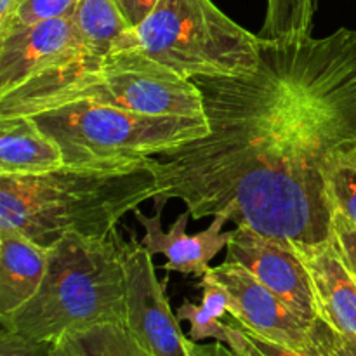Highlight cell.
Returning <instances> with one entry per match:
<instances>
[{"label": "cell", "mask_w": 356, "mask_h": 356, "mask_svg": "<svg viewBox=\"0 0 356 356\" xmlns=\"http://www.w3.org/2000/svg\"><path fill=\"white\" fill-rule=\"evenodd\" d=\"M298 250L312 277L318 318L343 336L356 337V282L332 240Z\"/></svg>", "instance_id": "12"}, {"label": "cell", "mask_w": 356, "mask_h": 356, "mask_svg": "<svg viewBox=\"0 0 356 356\" xmlns=\"http://www.w3.org/2000/svg\"><path fill=\"white\" fill-rule=\"evenodd\" d=\"M54 343L35 341L2 327L0 330V356H51Z\"/></svg>", "instance_id": "23"}, {"label": "cell", "mask_w": 356, "mask_h": 356, "mask_svg": "<svg viewBox=\"0 0 356 356\" xmlns=\"http://www.w3.org/2000/svg\"><path fill=\"white\" fill-rule=\"evenodd\" d=\"M226 250V259L250 271L301 318L309 323L318 318L312 277L294 243L270 238L247 226H236L232 229Z\"/></svg>", "instance_id": "9"}, {"label": "cell", "mask_w": 356, "mask_h": 356, "mask_svg": "<svg viewBox=\"0 0 356 356\" xmlns=\"http://www.w3.org/2000/svg\"><path fill=\"white\" fill-rule=\"evenodd\" d=\"M134 212L139 225L145 228V236L141 245L148 250L152 256L162 254L165 256L167 263L163 264L165 271H177L183 275H195L204 277L209 271V263L226 249L232 238V232H222V226L228 222L225 216H214L207 229L188 235L186 226L191 212L188 211L177 216L174 225L169 229L162 228V212L155 211L153 216L143 214L139 209Z\"/></svg>", "instance_id": "11"}, {"label": "cell", "mask_w": 356, "mask_h": 356, "mask_svg": "<svg viewBox=\"0 0 356 356\" xmlns=\"http://www.w3.org/2000/svg\"><path fill=\"white\" fill-rule=\"evenodd\" d=\"M6 329L35 341L58 343L103 323H125L124 238L70 235L49 249V266L37 294Z\"/></svg>", "instance_id": "3"}, {"label": "cell", "mask_w": 356, "mask_h": 356, "mask_svg": "<svg viewBox=\"0 0 356 356\" xmlns=\"http://www.w3.org/2000/svg\"><path fill=\"white\" fill-rule=\"evenodd\" d=\"M86 58L104 59L86 47L72 14L9 31L0 37V96Z\"/></svg>", "instance_id": "8"}, {"label": "cell", "mask_w": 356, "mask_h": 356, "mask_svg": "<svg viewBox=\"0 0 356 356\" xmlns=\"http://www.w3.org/2000/svg\"><path fill=\"white\" fill-rule=\"evenodd\" d=\"M61 148L65 163H129L209 134L205 117H152L90 101L28 115Z\"/></svg>", "instance_id": "6"}, {"label": "cell", "mask_w": 356, "mask_h": 356, "mask_svg": "<svg viewBox=\"0 0 356 356\" xmlns=\"http://www.w3.org/2000/svg\"><path fill=\"white\" fill-rule=\"evenodd\" d=\"M204 277L226 289L232 298L229 316L243 329L305 353L312 323L289 308L277 294L254 278L250 271L226 259L219 266L209 268Z\"/></svg>", "instance_id": "10"}, {"label": "cell", "mask_w": 356, "mask_h": 356, "mask_svg": "<svg viewBox=\"0 0 356 356\" xmlns=\"http://www.w3.org/2000/svg\"><path fill=\"white\" fill-rule=\"evenodd\" d=\"M72 17L86 47L103 58L131 30L115 0H79Z\"/></svg>", "instance_id": "16"}, {"label": "cell", "mask_w": 356, "mask_h": 356, "mask_svg": "<svg viewBox=\"0 0 356 356\" xmlns=\"http://www.w3.org/2000/svg\"><path fill=\"white\" fill-rule=\"evenodd\" d=\"M308 356H356V337L343 336L336 329L316 318L309 327Z\"/></svg>", "instance_id": "21"}, {"label": "cell", "mask_w": 356, "mask_h": 356, "mask_svg": "<svg viewBox=\"0 0 356 356\" xmlns=\"http://www.w3.org/2000/svg\"><path fill=\"white\" fill-rule=\"evenodd\" d=\"M315 0H268L266 19L257 37L287 40L312 35Z\"/></svg>", "instance_id": "17"}, {"label": "cell", "mask_w": 356, "mask_h": 356, "mask_svg": "<svg viewBox=\"0 0 356 356\" xmlns=\"http://www.w3.org/2000/svg\"><path fill=\"white\" fill-rule=\"evenodd\" d=\"M76 2L79 0H10L9 9L0 17V37L38 21L72 14Z\"/></svg>", "instance_id": "20"}, {"label": "cell", "mask_w": 356, "mask_h": 356, "mask_svg": "<svg viewBox=\"0 0 356 356\" xmlns=\"http://www.w3.org/2000/svg\"><path fill=\"white\" fill-rule=\"evenodd\" d=\"M155 193L148 159L65 163L33 176L0 174V229H16L47 250L70 235L101 238Z\"/></svg>", "instance_id": "2"}, {"label": "cell", "mask_w": 356, "mask_h": 356, "mask_svg": "<svg viewBox=\"0 0 356 356\" xmlns=\"http://www.w3.org/2000/svg\"><path fill=\"white\" fill-rule=\"evenodd\" d=\"M325 183L332 211H339L356 226V143L330 156Z\"/></svg>", "instance_id": "18"}, {"label": "cell", "mask_w": 356, "mask_h": 356, "mask_svg": "<svg viewBox=\"0 0 356 356\" xmlns=\"http://www.w3.org/2000/svg\"><path fill=\"white\" fill-rule=\"evenodd\" d=\"M73 101H90L152 117H205L197 83L138 49H115L97 68L70 80L0 96V117H28Z\"/></svg>", "instance_id": "4"}, {"label": "cell", "mask_w": 356, "mask_h": 356, "mask_svg": "<svg viewBox=\"0 0 356 356\" xmlns=\"http://www.w3.org/2000/svg\"><path fill=\"white\" fill-rule=\"evenodd\" d=\"M49 250L16 229H0V318L26 305L40 287Z\"/></svg>", "instance_id": "13"}, {"label": "cell", "mask_w": 356, "mask_h": 356, "mask_svg": "<svg viewBox=\"0 0 356 356\" xmlns=\"http://www.w3.org/2000/svg\"><path fill=\"white\" fill-rule=\"evenodd\" d=\"M236 325H238L243 332V341L235 350V353H238L240 356H308L301 353V351L292 350V348L284 346V344L266 339V337L257 336V334L243 329L238 322H236Z\"/></svg>", "instance_id": "24"}, {"label": "cell", "mask_w": 356, "mask_h": 356, "mask_svg": "<svg viewBox=\"0 0 356 356\" xmlns=\"http://www.w3.org/2000/svg\"><path fill=\"white\" fill-rule=\"evenodd\" d=\"M152 254L138 242L124 240L125 323L136 341L153 356H190L188 337L170 309L167 280L159 282Z\"/></svg>", "instance_id": "7"}, {"label": "cell", "mask_w": 356, "mask_h": 356, "mask_svg": "<svg viewBox=\"0 0 356 356\" xmlns=\"http://www.w3.org/2000/svg\"><path fill=\"white\" fill-rule=\"evenodd\" d=\"M159 2L160 0H115L131 30L145 23Z\"/></svg>", "instance_id": "25"}, {"label": "cell", "mask_w": 356, "mask_h": 356, "mask_svg": "<svg viewBox=\"0 0 356 356\" xmlns=\"http://www.w3.org/2000/svg\"><path fill=\"white\" fill-rule=\"evenodd\" d=\"M330 240L356 282V226L339 211H334Z\"/></svg>", "instance_id": "22"}, {"label": "cell", "mask_w": 356, "mask_h": 356, "mask_svg": "<svg viewBox=\"0 0 356 356\" xmlns=\"http://www.w3.org/2000/svg\"><path fill=\"white\" fill-rule=\"evenodd\" d=\"M61 165V148L33 118L0 117V174L33 176Z\"/></svg>", "instance_id": "14"}, {"label": "cell", "mask_w": 356, "mask_h": 356, "mask_svg": "<svg viewBox=\"0 0 356 356\" xmlns=\"http://www.w3.org/2000/svg\"><path fill=\"white\" fill-rule=\"evenodd\" d=\"M200 287L204 291L202 305L195 306L186 301L177 309V320L190 323L188 337L195 343L214 339L235 350L238 341L242 339V330L233 318L229 323L222 322V316L229 315L232 309V298L226 289L207 277H202Z\"/></svg>", "instance_id": "15"}, {"label": "cell", "mask_w": 356, "mask_h": 356, "mask_svg": "<svg viewBox=\"0 0 356 356\" xmlns=\"http://www.w3.org/2000/svg\"><path fill=\"white\" fill-rule=\"evenodd\" d=\"M188 353H190V356H240L232 348H228L222 343H218V341L212 344H200L190 339L188 341Z\"/></svg>", "instance_id": "26"}, {"label": "cell", "mask_w": 356, "mask_h": 356, "mask_svg": "<svg viewBox=\"0 0 356 356\" xmlns=\"http://www.w3.org/2000/svg\"><path fill=\"white\" fill-rule=\"evenodd\" d=\"M191 80L209 134L148 156L155 211L176 198L193 219L225 216L296 247L329 242L327 163L356 143V30L261 38L254 72Z\"/></svg>", "instance_id": "1"}, {"label": "cell", "mask_w": 356, "mask_h": 356, "mask_svg": "<svg viewBox=\"0 0 356 356\" xmlns=\"http://www.w3.org/2000/svg\"><path fill=\"white\" fill-rule=\"evenodd\" d=\"M131 47L191 80L254 72L261 38L229 19L212 0H160L145 23L115 45Z\"/></svg>", "instance_id": "5"}, {"label": "cell", "mask_w": 356, "mask_h": 356, "mask_svg": "<svg viewBox=\"0 0 356 356\" xmlns=\"http://www.w3.org/2000/svg\"><path fill=\"white\" fill-rule=\"evenodd\" d=\"M51 356H80L79 351H76L75 344H73L72 337H65V339L54 343V348H52Z\"/></svg>", "instance_id": "27"}, {"label": "cell", "mask_w": 356, "mask_h": 356, "mask_svg": "<svg viewBox=\"0 0 356 356\" xmlns=\"http://www.w3.org/2000/svg\"><path fill=\"white\" fill-rule=\"evenodd\" d=\"M70 337L80 356H153L124 323H103Z\"/></svg>", "instance_id": "19"}]
</instances>
